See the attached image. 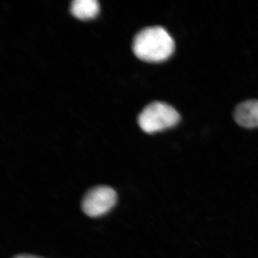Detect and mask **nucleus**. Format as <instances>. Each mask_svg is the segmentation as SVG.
I'll use <instances>...</instances> for the list:
<instances>
[{
	"instance_id": "obj_4",
	"label": "nucleus",
	"mask_w": 258,
	"mask_h": 258,
	"mask_svg": "<svg viewBox=\"0 0 258 258\" xmlns=\"http://www.w3.org/2000/svg\"><path fill=\"white\" fill-rule=\"evenodd\" d=\"M236 123L247 128L258 127V100H249L240 103L234 112Z\"/></svg>"
},
{
	"instance_id": "obj_2",
	"label": "nucleus",
	"mask_w": 258,
	"mask_h": 258,
	"mask_svg": "<svg viewBox=\"0 0 258 258\" xmlns=\"http://www.w3.org/2000/svg\"><path fill=\"white\" fill-rule=\"evenodd\" d=\"M179 120V113L174 107L159 101L153 102L146 106L138 118L141 128L147 134L171 128Z\"/></svg>"
},
{
	"instance_id": "obj_1",
	"label": "nucleus",
	"mask_w": 258,
	"mask_h": 258,
	"mask_svg": "<svg viewBox=\"0 0 258 258\" xmlns=\"http://www.w3.org/2000/svg\"><path fill=\"white\" fill-rule=\"evenodd\" d=\"M133 51L141 60L159 62L169 58L175 48V43L165 29L149 27L141 30L134 38Z\"/></svg>"
},
{
	"instance_id": "obj_6",
	"label": "nucleus",
	"mask_w": 258,
	"mask_h": 258,
	"mask_svg": "<svg viewBox=\"0 0 258 258\" xmlns=\"http://www.w3.org/2000/svg\"><path fill=\"white\" fill-rule=\"evenodd\" d=\"M13 258H43L38 256L31 255V254H19Z\"/></svg>"
},
{
	"instance_id": "obj_5",
	"label": "nucleus",
	"mask_w": 258,
	"mask_h": 258,
	"mask_svg": "<svg viewBox=\"0 0 258 258\" xmlns=\"http://www.w3.org/2000/svg\"><path fill=\"white\" fill-rule=\"evenodd\" d=\"M71 13L81 20L95 18L99 11V4L96 0H75L71 4Z\"/></svg>"
},
{
	"instance_id": "obj_3",
	"label": "nucleus",
	"mask_w": 258,
	"mask_h": 258,
	"mask_svg": "<svg viewBox=\"0 0 258 258\" xmlns=\"http://www.w3.org/2000/svg\"><path fill=\"white\" fill-rule=\"evenodd\" d=\"M117 202L115 190L107 186H98L85 195L82 202L83 211L90 217L103 216L108 213Z\"/></svg>"
}]
</instances>
